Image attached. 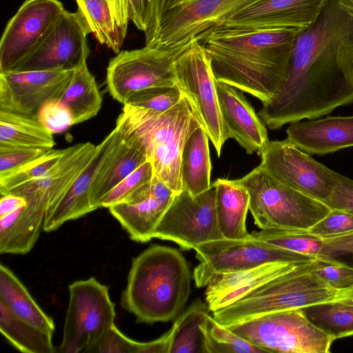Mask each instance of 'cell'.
<instances>
[{
  "mask_svg": "<svg viewBox=\"0 0 353 353\" xmlns=\"http://www.w3.org/2000/svg\"><path fill=\"white\" fill-rule=\"evenodd\" d=\"M65 150L66 148L48 150L40 157L1 176V195L15 187L42 176L57 163Z\"/></svg>",
  "mask_w": 353,
  "mask_h": 353,
  "instance_id": "38",
  "label": "cell"
},
{
  "mask_svg": "<svg viewBox=\"0 0 353 353\" xmlns=\"http://www.w3.org/2000/svg\"><path fill=\"white\" fill-rule=\"evenodd\" d=\"M334 187L323 202L331 210H338L353 215V180L333 170Z\"/></svg>",
  "mask_w": 353,
  "mask_h": 353,
  "instance_id": "45",
  "label": "cell"
},
{
  "mask_svg": "<svg viewBox=\"0 0 353 353\" xmlns=\"http://www.w3.org/2000/svg\"><path fill=\"white\" fill-rule=\"evenodd\" d=\"M234 181L248 191L249 210L261 230H309L331 210L323 201L279 181L260 165Z\"/></svg>",
  "mask_w": 353,
  "mask_h": 353,
  "instance_id": "7",
  "label": "cell"
},
{
  "mask_svg": "<svg viewBox=\"0 0 353 353\" xmlns=\"http://www.w3.org/2000/svg\"><path fill=\"white\" fill-rule=\"evenodd\" d=\"M0 302L18 318L52 334L54 323L7 266L0 265Z\"/></svg>",
  "mask_w": 353,
  "mask_h": 353,
  "instance_id": "31",
  "label": "cell"
},
{
  "mask_svg": "<svg viewBox=\"0 0 353 353\" xmlns=\"http://www.w3.org/2000/svg\"><path fill=\"white\" fill-rule=\"evenodd\" d=\"M186 46L161 50L145 46L140 49L120 51L107 68L110 94L124 105L133 94L141 90L176 86L174 61Z\"/></svg>",
  "mask_w": 353,
  "mask_h": 353,
  "instance_id": "12",
  "label": "cell"
},
{
  "mask_svg": "<svg viewBox=\"0 0 353 353\" xmlns=\"http://www.w3.org/2000/svg\"><path fill=\"white\" fill-rule=\"evenodd\" d=\"M226 327L266 352L330 353L334 341L300 309L269 313Z\"/></svg>",
  "mask_w": 353,
  "mask_h": 353,
  "instance_id": "8",
  "label": "cell"
},
{
  "mask_svg": "<svg viewBox=\"0 0 353 353\" xmlns=\"http://www.w3.org/2000/svg\"><path fill=\"white\" fill-rule=\"evenodd\" d=\"M336 6L353 19V0H332Z\"/></svg>",
  "mask_w": 353,
  "mask_h": 353,
  "instance_id": "51",
  "label": "cell"
},
{
  "mask_svg": "<svg viewBox=\"0 0 353 353\" xmlns=\"http://www.w3.org/2000/svg\"><path fill=\"white\" fill-rule=\"evenodd\" d=\"M0 331L16 349L24 353H53L52 334L14 315L0 302Z\"/></svg>",
  "mask_w": 353,
  "mask_h": 353,
  "instance_id": "33",
  "label": "cell"
},
{
  "mask_svg": "<svg viewBox=\"0 0 353 353\" xmlns=\"http://www.w3.org/2000/svg\"><path fill=\"white\" fill-rule=\"evenodd\" d=\"M52 134L38 121L36 116L0 110V151L14 149H52Z\"/></svg>",
  "mask_w": 353,
  "mask_h": 353,
  "instance_id": "29",
  "label": "cell"
},
{
  "mask_svg": "<svg viewBox=\"0 0 353 353\" xmlns=\"http://www.w3.org/2000/svg\"><path fill=\"white\" fill-rule=\"evenodd\" d=\"M182 0H152L153 2L159 5H168L176 2H179Z\"/></svg>",
  "mask_w": 353,
  "mask_h": 353,
  "instance_id": "52",
  "label": "cell"
},
{
  "mask_svg": "<svg viewBox=\"0 0 353 353\" xmlns=\"http://www.w3.org/2000/svg\"><path fill=\"white\" fill-rule=\"evenodd\" d=\"M191 290V275L183 254L154 245L135 257L121 305L139 323L168 322L183 308Z\"/></svg>",
  "mask_w": 353,
  "mask_h": 353,
  "instance_id": "3",
  "label": "cell"
},
{
  "mask_svg": "<svg viewBox=\"0 0 353 353\" xmlns=\"http://www.w3.org/2000/svg\"><path fill=\"white\" fill-rule=\"evenodd\" d=\"M259 164L282 183L324 202L334 187L333 170L287 139L269 141Z\"/></svg>",
  "mask_w": 353,
  "mask_h": 353,
  "instance_id": "14",
  "label": "cell"
},
{
  "mask_svg": "<svg viewBox=\"0 0 353 353\" xmlns=\"http://www.w3.org/2000/svg\"><path fill=\"white\" fill-rule=\"evenodd\" d=\"M259 0H182L168 5L152 1L145 32V46L161 50L203 43L233 15Z\"/></svg>",
  "mask_w": 353,
  "mask_h": 353,
  "instance_id": "6",
  "label": "cell"
},
{
  "mask_svg": "<svg viewBox=\"0 0 353 353\" xmlns=\"http://www.w3.org/2000/svg\"><path fill=\"white\" fill-rule=\"evenodd\" d=\"M60 100L71 111L74 125L98 114L102 105V97L86 61L73 69L69 83Z\"/></svg>",
  "mask_w": 353,
  "mask_h": 353,
  "instance_id": "32",
  "label": "cell"
},
{
  "mask_svg": "<svg viewBox=\"0 0 353 353\" xmlns=\"http://www.w3.org/2000/svg\"><path fill=\"white\" fill-rule=\"evenodd\" d=\"M153 176V166L148 160L108 192L101 200L99 208H109L122 203L137 189L150 181Z\"/></svg>",
  "mask_w": 353,
  "mask_h": 353,
  "instance_id": "40",
  "label": "cell"
},
{
  "mask_svg": "<svg viewBox=\"0 0 353 353\" xmlns=\"http://www.w3.org/2000/svg\"><path fill=\"white\" fill-rule=\"evenodd\" d=\"M301 263H268L248 270L215 275L207 284L205 293L210 310L214 312L229 305Z\"/></svg>",
  "mask_w": 353,
  "mask_h": 353,
  "instance_id": "24",
  "label": "cell"
},
{
  "mask_svg": "<svg viewBox=\"0 0 353 353\" xmlns=\"http://www.w3.org/2000/svg\"><path fill=\"white\" fill-rule=\"evenodd\" d=\"M115 127L98 145L93 157L74 181L70 190L45 216L43 230L52 232L64 223L79 219L94 211L90 203L92 183L104 157L120 138Z\"/></svg>",
  "mask_w": 353,
  "mask_h": 353,
  "instance_id": "22",
  "label": "cell"
},
{
  "mask_svg": "<svg viewBox=\"0 0 353 353\" xmlns=\"http://www.w3.org/2000/svg\"><path fill=\"white\" fill-rule=\"evenodd\" d=\"M299 30L222 26L201 43L217 81L265 103L286 79Z\"/></svg>",
  "mask_w": 353,
  "mask_h": 353,
  "instance_id": "2",
  "label": "cell"
},
{
  "mask_svg": "<svg viewBox=\"0 0 353 353\" xmlns=\"http://www.w3.org/2000/svg\"><path fill=\"white\" fill-rule=\"evenodd\" d=\"M215 85L222 119L229 138L236 140L246 153H257L260 156L270 141L266 125L243 92L216 79Z\"/></svg>",
  "mask_w": 353,
  "mask_h": 353,
  "instance_id": "21",
  "label": "cell"
},
{
  "mask_svg": "<svg viewBox=\"0 0 353 353\" xmlns=\"http://www.w3.org/2000/svg\"><path fill=\"white\" fill-rule=\"evenodd\" d=\"M97 145L90 142L67 148L57 163L45 174L6 194L21 196L28 205L46 214L70 190L93 157Z\"/></svg>",
  "mask_w": 353,
  "mask_h": 353,
  "instance_id": "18",
  "label": "cell"
},
{
  "mask_svg": "<svg viewBox=\"0 0 353 353\" xmlns=\"http://www.w3.org/2000/svg\"><path fill=\"white\" fill-rule=\"evenodd\" d=\"M253 239L294 252L317 257L323 245V240L311 234L308 230L272 228L250 234Z\"/></svg>",
  "mask_w": 353,
  "mask_h": 353,
  "instance_id": "37",
  "label": "cell"
},
{
  "mask_svg": "<svg viewBox=\"0 0 353 353\" xmlns=\"http://www.w3.org/2000/svg\"><path fill=\"white\" fill-rule=\"evenodd\" d=\"M323 240L317 258L353 269V232Z\"/></svg>",
  "mask_w": 353,
  "mask_h": 353,
  "instance_id": "43",
  "label": "cell"
},
{
  "mask_svg": "<svg viewBox=\"0 0 353 353\" xmlns=\"http://www.w3.org/2000/svg\"><path fill=\"white\" fill-rule=\"evenodd\" d=\"M77 11L102 45L119 53L125 39L130 16L127 0H75Z\"/></svg>",
  "mask_w": 353,
  "mask_h": 353,
  "instance_id": "25",
  "label": "cell"
},
{
  "mask_svg": "<svg viewBox=\"0 0 353 353\" xmlns=\"http://www.w3.org/2000/svg\"><path fill=\"white\" fill-rule=\"evenodd\" d=\"M342 303L353 305V288L352 289V292H351L350 297L348 299H347L346 300H345Z\"/></svg>",
  "mask_w": 353,
  "mask_h": 353,
  "instance_id": "53",
  "label": "cell"
},
{
  "mask_svg": "<svg viewBox=\"0 0 353 353\" xmlns=\"http://www.w3.org/2000/svg\"><path fill=\"white\" fill-rule=\"evenodd\" d=\"M209 311L207 303L197 299L176 319L172 326L170 353L203 352L200 325Z\"/></svg>",
  "mask_w": 353,
  "mask_h": 353,
  "instance_id": "35",
  "label": "cell"
},
{
  "mask_svg": "<svg viewBox=\"0 0 353 353\" xmlns=\"http://www.w3.org/2000/svg\"><path fill=\"white\" fill-rule=\"evenodd\" d=\"M73 70L0 72V110L36 116L47 101L60 99Z\"/></svg>",
  "mask_w": 353,
  "mask_h": 353,
  "instance_id": "17",
  "label": "cell"
},
{
  "mask_svg": "<svg viewBox=\"0 0 353 353\" xmlns=\"http://www.w3.org/2000/svg\"><path fill=\"white\" fill-rule=\"evenodd\" d=\"M205 353H262L265 350L252 345L207 314L200 325Z\"/></svg>",
  "mask_w": 353,
  "mask_h": 353,
  "instance_id": "36",
  "label": "cell"
},
{
  "mask_svg": "<svg viewBox=\"0 0 353 353\" xmlns=\"http://www.w3.org/2000/svg\"><path fill=\"white\" fill-rule=\"evenodd\" d=\"M175 194L154 175L124 201L108 209L132 240L145 243L154 238V230Z\"/></svg>",
  "mask_w": 353,
  "mask_h": 353,
  "instance_id": "19",
  "label": "cell"
},
{
  "mask_svg": "<svg viewBox=\"0 0 353 353\" xmlns=\"http://www.w3.org/2000/svg\"><path fill=\"white\" fill-rule=\"evenodd\" d=\"M90 30L81 14L64 10L33 52L15 70H73L87 61Z\"/></svg>",
  "mask_w": 353,
  "mask_h": 353,
  "instance_id": "16",
  "label": "cell"
},
{
  "mask_svg": "<svg viewBox=\"0 0 353 353\" xmlns=\"http://www.w3.org/2000/svg\"><path fill=\"white\" fill-rule=\"evenodd\" d=\"M47 150H48L26 148L0 151V177L40 157Z\"/></svg>",
  "mask_w": 353,
  "mask_h": 353,
  "instance_id": "47",
  "label": "cell"
},
{
  "mask_svg": "<svg viewBox=\"0 0 353 353\" xmlns=\"http://www.w3.org/2000/svg\"><path fill=\"white\" fill-rule=\"evenodd\" d=\"M317 259L303 262L229 305L214 311L213 317L229 326L269 313L323 302L343 301L349 297L351 288L339 290L329 285L314 272Z\"/></svg>",
  "mask_w": 353,
  "mask_h": 353,
  "instance_id": "5",
  "label": "cell"
},
{
  "mask_svg": "<svg viewBox=\"0 0 353 353\" xmlns=\"http://www.w3.org/2000/svg\"><path fill=\"white\" fill-rule=\"evenodd\" d=\"M59 0H26L9 20L0 42V72L17 70L64 10Z\"/></svg>",
  "mask_w": 353,
  "mask_h": 353,
  "instance_id": "15",
  "label": "cell"
},
{
  "mask_svg": "<svg viewBox=\"0 0 353 353\" xmlns=\"http://www.w3.org/2000/svg\"><path fill=\"white\" fill-rule=\"evenodd\" d=\"M137 343V341L125 336L114 324L88 353H136Z\"/></svg>",
  "mask_w": 353,
  "mask_h": 353,
  "instance_id": "46",
  "label": "cell"
},
{
  "mask_svg": "<svg viewBox=\"0 0 353 353\" xmlns=\"http://www.w3.org/2000/svg\"><path fill=\"white\" fill-rule=\"evenodd\" d=\"M353 32V19L327 0L316 21L295 38L283 83L258 112L270 130L314 119L353 103V80L341 69L338 50Z\"/></svg>",
  "mask_w": 353,
  "mask_h": 353,
  "instance_id": "1",
  "label": "cell"
},
{
  "mask_svg": "<svg viewBox=\"0 0 353 353\" xmlns=\"http://www.w3.org/2000/svg\"><path fill=\"white\" fill-rule=\"evenodd\" d=\"M216 187V214L219 231L223 238L247 240L250 238L246 229L249 210L248 191L234 180L217 179Z\"/></svg>",
  "mask_w": 353,
  "mask_h": 353,
  "instance_id": "27",
  "label": "cell"
},
{
  "mask_svg": "<svg viewBox=\"0 0 353 353\" xmlns=\"http://www.w3.org/2000/svg\"><path fill=\"white\" fill-rule=\"evenodd\" d=\"M202 126L192 104L183 94L177 103L163 113L123 105L115 127L121 137L145 152L157 176L175 194L183 190L181 155L190 134Z\"/></svg>",
  "mask_w": 353,
  "mask_h": 353,
  "instance_id": "4",
  "label": "cell"
},
{
  "mask_svg": "<svg viewBox=\"0 0 353 353\" xmlns=\"http://www.w3.org/2000/svg\"><path fill=\"white\" fill-rule=\"evenodd\" d=\"M36 117L40 123L50 133H60L74 125L70 109L60 100L54 99L45 103Z\"/></svg>",
  "mask_w": 353,
  "mask_h": 353,
  "instance_id": "41",
  "label": "cell"
},
{
  "mask_svg": "<svg viewBox=\"0 0 353 353\" xmlns=\"http://www.w3.org/2000/svg\"><path fill=\"white\" fill-rule=\"evenodd\" d=\"M130 19L136 27L146 31L150 15L152 0H127Z\"/></svg>",
  "mask_w": 353,
  "mask_h": 353,
  "instance_id": "48",
  "label": "cell"
},
{
  "mask_svg": "<svg viewBox=\"0 0 353 353\" xmlns=\"http://www.w3.org/2000/svg\"><path fill=\"white\" fill-rule=\"evenodd\" d=\"M327 0H259L231 17L223 26L303 29L314 23Z\"/></svg>",
  "mask_w": 353,
  "mask_h": 353,
  "instance_id": "20",
  "label": "cell"
},
{
  "mask_svg": "<svg viewBox=\"0 0 353 353\" xmlns=\"http://www.w3.org/2000/svg\"><path fill=\"white\" fill-rule=\"evenodd\" d=\"M317 261L314 272L332 288L341 290L353 286L352 268L319 258Z\"/></svg>",
  "mask_w": 353,
  "mask_h": 353,
  "instance_id": "44",
  "label": "cell"
},
{
  "mask_svg": "<svg viewBox=\"0 0 353 353\" xmlns=\"http://www.w3.org/2000/svg\"><path fill=\"white\" fill-rule=\"evenodd\" d=\"M46 214L28 204L0 217L1 254H25L38 240Z\"/></svg>",
  "mask_w": 353,
  "mask_h": 353,
  "instance_id": "28",
  "label": "cell"
},
{
  "mask_svg": "<svg viewBox=\"0 0 353 353\" xmlns=\"http://www.w3.org/2000/svg\"><path fill=\"white\" fill-rule=\"evenodd\" d=\"M287 139L309 154L324 155L353 147V116L327 117L291 123Z\"/></svg>",
  "mask_w": 353,
  "mask_h": 353,
  "instance_id": "23",
  "label": "cell"
},
{
  "mask_svg": "<svg viewBox=\"0 0 353 353\" xmlns=\"http://www.w3.org/2000/svg\"><path fill=\"white\" fill-rule=\"evenodd\" d=\"M199 265L193 276L198 288L206 286L217 274L238 272L273 262L301 263L317 257L287 250L253 239L222 238L194 248Z\"/></svg>",
  "mask_w": 353,
  "mask_h": 353,
  "instance_id": "11",
  "label": "cell"
},
{
  "mask_svg": "<svg viewBox=\"0 0 353 353\" xmlns=\"http://www.w3.org/2000/svg\"><path fill=\"white\" fill-rule=\"evenodd\" d=\"M216 187L193 195L185 190L176 194L157 226L154 238L171 241L182 249L221 239L216 214Z\"/></svg>",
  "mask_w": 353,
  "mask_h": 353,
  "instance_id": "13",
  "label": "cell"
},
{
  "mask_svg": "<svg viewBox=\"0 0 353 353\" xmlns=\"http://www.w3.org/2000/svg\"><path fill=\"white\" fill-rule=\"evenodd\" d=\"M183 95L176 87H152L133 94L124 105H130L155 113H163L179 102Z\"/></svg>",
  "mask_w": 353,
  "mask_h": 353,
  "instance_id": "39",
  "label": "cell"
},
{
  "mask_svg": "<svg viewBox=\"0 0 353 353\" xmlns=\"http://www.w3.org/2000/svg\"><path fill=\"white\" fill-rule=\"evenodd\" d=\"M27 204L26 199L13 194L1 195L0 217L6 216Z\"/></svg>",
  "mask_w": 353,
  "mask_h": 353,
  "instance_id": "50",
  "label": "cell"
},
{
  "mask_svg": "<svg viewBox=\"0 0 353 353\" xmlns=\"http://www.w3.org/2000/svg\"><path fill=\"white\" fill-rule=\"evenodd\" d=\"M147 161L141 148L121 136L104 157L93 179L90 192L93 210L100 208L102 198Z\"/></svg>",
  "mask_w": 353,
  "mask_h": 353,
  "instance_id": "26",
  "label": "cell"
},
{
  "mask_svg": "<svg viewBox=\"0 0 353 353\" xmlns=\"http://www.w3.org/2000/svg\"><path fill=\"white\" fill-rule=\"evenodd\" d=\"M308 231L322 239L343 236L353 232V215L347 212L331 210Z\"/></svg>",
  "mask_w": 353,
  "mask_h": 353,
  "instance_id": "42",
  "label": "cell"
},
{
  "mask_svg": "<svg viewBox=\"0 0 353 353\" xmlns=\"http://www.w3.org/2000/svg\"><path fill=\"white\" fill-rule=\"evenodd\" d=\"M174 67L176 87L190 101L220 157L229 137L221 114L210 59L203 44L191 42L177 56Z\"/></svg>",
  "mask_w": 353,
  "mask_h": 353,
  "instance_id": "10",
  "label": "cell"
},
{
  "mask_svg": "<svg viewBox=\"0 0 353 353\" xmlns=\"http://www.w3.org/2000/svg\"><path fill=\"white\" fill-rule=\"evenodd\" d=\"M209 137L202 126L196 128L188 137L181 155L183 190L196 195L211 185L212 165Z\"/></svg>",
  "mask_w": 353,
  "mask_h": 353,
  "instance_id": "30",
  "label": "cell"
},
{
  "mask_svg": "<svg viewBox=\"0 0 353 353\" xmlns=\"http://www.w3.org/2000/svg\"><path fill=\"white\" fill-rule=\"evenodd\" d=\"M337 56L343 71L353 79V32L341 41Z\"/></svg>",
  "mask_w": 353,
  "mask_h": 353,
  "instance_id": "49",
  "label": "cell"
},
{
  "mask_svg": "<svg viewBox=\"0 0 353 353\" xmlns=\"http://www.w3.org/2000/svg\"><path fill=\"white\" fill-rule=\"evenodd\" d=\"M300 310L310 322L334 340L353 336V305L330 301Z\"/></svg>",
  "mask_w": 353,
  "mask_h": 353,
  "instance_id": "34",
  "label": "cell"
},
{
  "mask_svg": "<svg viewBox=\"0 0 353 353\" xmlns=\"http://www.w3.org/2000/svg\"><path fill=\"white\" fill-rule=\"evenodd\" d=\"M68 290L69 302L59 352H89L114 325V305L108 288L94 277L76 281Z\"/></svg>",
  "mask_w": 353,
  "mask_h": 353,
  "instance_id": "9",
  "label": "cell"
}]
</instances>
